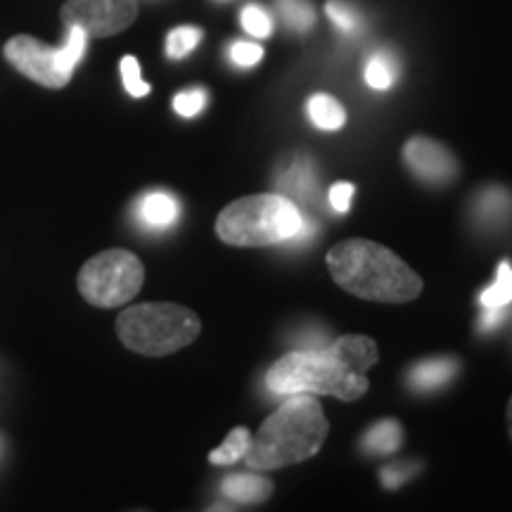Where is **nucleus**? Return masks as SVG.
I'll return each instance as SVG.
<instances>
[{
    "label": "nucleus",
    "mask_w": 512,
    "mask_h": 512,
    "mask_svg": "<svg viewBox=\"0 0 512 512\" xmlns=\"http://www.w3.org/2000/svg\"><path fill=\"white\" fill-rule=\"evenodd\" d=\"M328 268L335 283L368 302L403 304L422 294V278L392 249L370 240H347L330 249Z\"/></svg>",
    "instance_id": "1"
},
{
    "label": "nucleus",
    "mask_w": 512,
    "mask_h": 512,
    "mask_svg": "<svg viewBox=\"0 0 512 512\" xmlns=\"http://www.w3.org/2000/svg\"><path fill=\"white\" fill-rule=\"evenodd\" d=\"M328 439V420L313 394H290L268 415L245 453L249 470H280L309 460Z\"/></svg>",
    "instance_id": "2"
},
{
    "label": "nucleus",
    "mask_w": 512,
    "mask_h": 512,
    "mask_svg": "<svg viewBox=\"0 0 512 512\" xmlns=\"http://www.w3.org/2000/svg\"><path fill=\"white\" fill-rule=\"evenodd\" d=\"M266 387L268 392L278 396L320 394L335 396L342 401H356L368 392V377L366 373H356L344 366L325 347L285 354L268 370Z\"/></svg>",
    "instance_id": "3"
},
{
    "label": "nucleus",
    "mask_w": 512,
    "mask_h": 512,
    "mask_svg": "<svg viewBox=\"0 0 512 512\" xmlns=\"http://www.w3.org/2000/svg\"><path fill=\"white\" fill-rule=\"evenodd\" d=\"M302 223V211L290 197L268 192L228 204L216 219V233L233 247H268L292 242Z\"/></svg>",
    "instance_id": "4"
},
{
    "label": "nucleus",
    "mask_w": 512,
    "mask_h": 512,
    "mask_svg": "<svg viewBox=\"0 0 512 512\" xmlns=\"http://www.w3.org/2000/svg\"><path fill=\"white\" fill-rule=\"evenodd\" d=\"M202 332V323L188 306L147 302L128 306L117 318V335L126 349L143 356H169L190 347Z\"/></svg>",
    "instance_id": "5"
},
{
    "label": "nucleus",
    "mask_w": 512,
    "mask_h": 512,
    "mask_svg": "<svg viewBox=\"0 0 512 512\" xmlns=\"http://www.w3.org/2000/svg\"><path fill=\"white\" fill-rule=\"evenodd\" d=\"M86 43V31L79 27H69L67 41L60 48L46 46V43L38 41L34 36L19 34L5 43L3 55L19 74H24L27 79L38 83V86L60 91V88L72 81L76 64L81 62L83 53H86Z\"/></svg>",
    "instance_id": "6"
},
{
    "label": "nucleus",
    "mask_w": 512,
    "mask_h": 512,
    "mask_svg": "<svg viewBox=\"0 0 512 512\" xmlns=\"http://www.w3.org/2000/svg\"><path fill=\"white\" fill-rule=\"evenodd\" d=\"M145 283V266L128 249H105L81 266L76 287L98 309H117L131 302Z\"/></svg>",
    "instance_id": "7"
},
{
    "label": "nucleus",
    "mask_w": 512,
    "mask_h": 512,
    "mask_svg": "<svg viewBox=\"0 0 512 512\" xmlns=\"http://www.w3.org/2000/svg\"><path fill=\"white\" fill-rule=\"evenodd\" d=\"M62 22L86 31L88 38H107L131 27L138 17V0H67Z\"/></svg>",
    "instance_id": "8"
},
{
    "label": "nucleus",
    "mask_w": 512,
    "mask_h": 512,
    "mask_svg": "<svg viewBox=\"0 0 512 512\" xmlns=\"http://www.w3.org/2000/svg\"><path fill=\"white\" fill-rule=\"evenodd\" d=\"M403 159L408 169L425 183H448L458 174L456 157L448 152V147L430 138L408 140Z\"/></svg>",
    "instance_id": "9"
},
{
    "label": "nucleus",
    "mask_w": 512,
    "mask_h": 512,
    "mask_svg": "<svg viewBox=\"0 0 512 512\" xmlns=\"http://www.w3.org/2000/svg\"><path fill=\"white\" fill-rule=\"evenodd\" d=\"M475 221L486 230H498L512 221V195L501 185H489L475 197Z\"/></svg>",
    "instance_id": "10"
},
{
    "label": "nucleus",
    "mask_w": 512,
    "mask_h": 512,
    "mask_svg": "<svg viewBox=\"0 0 512 512\" xmlns=\"http://www.w3.org/2000/svg\"><path fill=\"white\" fill-rule=\"evenodd\" d=\"M278 188L283 190L285 197H290V200H297L302 204L313 202V197H316L318 192V178L311 166V159H292V162L285 166L283 174L278 176Z\"/></svg>",
    "instance_id": "11"
},
{
    "label": "nucleus",
    "mask_w": 512,
    "mask_h": 512,
    "mask_svg": "<svg viewBox=\"0 0 512 512\" xmlns=\"http://www.w3.org/2000/svg\"><path fill=\"white\" fill-rule=\"evenodd\" d=\"M344 366L356 370V373H366L368 368H373L380 358L377 344L370 337L363 335H347L339 337L328 347Z\"/></svg>",
    "instance_id": "12"
},
{
    "label": "nucleus",
    "mask_w": 512,
    "mask_h": 512,
    "mask_svg": "<svg viewBox=\"0 0 512 512\" xmlns=\"http://www.w3.org/2000/svg\"><path fill=\"white\" fill-rule=\"evenodd\" d=\"M181 214L176 197L166 195V192H150L138 204V219L143 226L152 230H164L174 226Z\"/></svg>",
    "instance_id": "13"
},
{
    "label": "nucleus",
    "mask_w": 512,
    "mask_h": 512,
    "mask_svg": "<svg viewBox=\"0 0 512 512\" xmlns=\"http://www.w3.org/2000/svg\"><path fill=\"white\" fill-rule=\"evenodd\" d=\"M458 373V361L451 356L430 358V361H422L411 370L408 375V384L418 392H434V389L444 387L453 375Z\"/></svg>",
    "instance_id": "14"
},
{
    "label": "nucleus",
    "mask_w": 512,
    "mask_h": 512,
    "mask_svg": "<svg viewBox=\"0 0 512 512\" xmlns=\"http://www.w3.org/2000/svg\"><path fill=\"white\" fill-rule=\"evenodd\" d=\"M221 491L223 496L230 498V501L261 503L271 496L273 484L259 475H233L223 479Z\"/></svg>",
    "instance_id": "15"
},
{
    "label": "nucleus",
    "mask_w": 512,
    "mask_h": 512,
    "mask_svg": "<svg viewBox=\"0 0 512 512\" xmlns=\"http://www.w3.org/2000/svg\"><path fill=\"white\" fill-rule=\"evenodd\" d=\"M403 441V430L396 420H382L363 434L361 446L370 456H387V453L399 451Z\"/></svg>",
    "instance_id": "16"
},
{
    "label": "nucleus",
    "mask_w": 512,
    "mask_h": 512,
    "mask_svg": "<svg viewBox=\"0 0 512 512\" xmlns=\"http://www.w3.org/2000/svg\"><path fill=\"white\" fill-rule=\"evenodd\" d=\"M306 114H309L313 126L323 128V131H339L347 124V112L332 95L318 93L306 102Z\"/></svg>",
    "instance_id": "17"
},
{
    "label": "nucleus",
    "mask_w": 512,
    "mask_h": 512,
    "mask_svg": "<svg viewBox=\"0 0 512 512\" xmlns=\"http://www.w3.org/2000/svg\"><path fill=\"white\" fill-rule=\"evenodd\" d=\"M366 83L373 91H389L399 79V62L389 50H377L366 62Z\"/></svg>",
    "instance_id": "18"
},
{
    "label": "nucleus",
    "mask_w": 512,
    "mask_h": 512,
    "mask_svg": "<svg viewBox=\"0 0 512 512\" xmlns=\"http://www.w3.org/2000/svg\"><path fill=\"white\" fill-rule=\"evenodd\" d=\"M479 304H482V309H503V306L512 304V266L508 261L498 266L494 285L479 294Z\"/></svg>",
    "instance_id": "19"
},
{
    "label": "nucleus",
    "mask_w": 512,
    "mask_h": 512,
    "mask_svg": "<svg viewBox=\"0 0 512 512\" xmlns=\"http://www.w3.org/2000/svg\"><path fill=\"white\" fill-rule=\"evenodd\" d=\"M249 444H252V434H249L245 427H235V430L226 437V441H223L216 451L209 453V463L211 465L238 463V460L245 458Z\"/></svg>",
    "instance_id": "20"
},
{
    "label": "nucleus",
    "mask_w": 512,
    "mask_h": 512,
    "mask_svg": "<svg viewBox=\"0 0 512 512\" xmlns=\"http://www.w3.org/2000/svg\"><path fill=\"white\" fill-rule=\"evenodd\" d=\"M275 5H278L280 17L287 27L299 31V34L313 29V24H316V10H313L311 0H275Z\"/></svg>",
    "instance_id": "21"
},
{
    "label": "nucleus",
    "mask_w": 512,
    "mask_h": 512,
    "mask_svg": "<svg viewBox=\"0 0 512 512\" xmlns=\"http://www.w3.org/2000/svg\"><path fill=\"white\" fill-rule=\"evenodd\" d=\"M202 41V29L197 27H178L166 36V55L171 60H183L185 55H190L192 50L200 46Z\"/></svg>",
    "instance_id": "22"
},
{
    "label": "nucleus",
    "mask_w": 512,
    "mask_h": 512,
    "mask_svg": "<svg viewBox=\"0 0 512 512\" xmlns=\"http://www.w3.org/2000/svg\"><path fill=\"white\" fill-rule=\"evenodd\" d=\"M325 12H328L332 24L339 31H344V34H354V31L361 29V15H358V10L351 3H347V0H330L325 5Z\"/></svg>",
    "instance_id": "23"
},
{
    "label": "nucleus",
    "mask_w": 512,
    "mask_h": 512,
    "mask_svg": "<svg viewBox=\"0 0 512 512\" xmlns=\"http://www.w3.org/2000/svg\"><path fill=\"white\" fill-rule=\"evenodd\" d=\"M240 22H242V29L254 38H268L273 34V17L256 3L247 5V8L242 10Z\"/></svg>",
    "instance_id": "24"
},
{
    "label": "nucleus",
    "mask_w": 512,
    "mask_h": 512,
    "mask_svg": "<svg viewBox=\"0 0 512 512\" xmlns=\"http://www.w3.org/2000/svg\"><path fill=\"white\" fill-rule=\"evenodd\" d=\"M121 79H124L126 93L133 95V98H145L150 93V83H145L143 76H140V64L136 57L126 55L121 60Z\"/></svg>",
    "instance_id": "25"
},
{
    "label": "nucleus",
    "mask_w": 512,
    "mask_h": 512,
    "mask_svg": "<svg viewBox=\"0 0 512 512\" xmlns=\"http://www.w3.org/2000/svg\"><path fill=\"white\" fill-rule=\"evenodd\" d=\"M207 105V91L204 88H190V91L178 93L174 98V110L185 119L197 117Z\"/></svg>",
    "instance_id": "26"
},
{
    "label": "nucleus",
    "mask_w": 512,
    "mask_h": 512,
    "mask_svg": "<svg viewBox=\"0 0 512 512\" xmlns=\"http://www.w3.org/2000/svg\"><path fill=\"white\" fill-rule=\"evenodd\" d=\"M228 57H230V62L238 64V67H242V69L256 67V64L261 62V57H264V48L256 46V43H249V41H238L230 46Z\"/></svg>",
    "instance_id": "27"
},
{
    "label": "nucleus",
    "mask_w": 512,
    "mask_h": 512,
    "mask_svg": "<svg viewBox=\"0 0 512 512\" xmlns=\"http://www.w3.org/2000/svg\"><path fill=\"white\" fill-rule=\"evenodd\" d=\"M418 467L420 465H415V463L382 467V472H380L382 486H384V489H399L403 482H408V479H411L415 472H418Z\"/></svg>",
    "instance_id": "28"
},
{
    "label": "nucleus",
    "mask_w": 512,
    "mask_h": 512,
    "mask_svg": "<svg viewBox=\"0 0 512 512\" xmlns=\"http://www.w3.org/2000/svg\"><path fill=\"white\" fill-rule=\"evenodd\" d=\"M330 207L337 214H347L351 209V200H354V185L351 183H335L330 188Z\"/></svg>",
    "instance_id": "29"
},
{
    "label": "nucleus",
    "mask_w": 512,
    "mask_h": 512,
    "mask_svg": "<svg viewBox=\"0 0 512 512\" xmlns=\"http://www.w3.org/2000/svg\"><path fill=\"white\" fill-rule=\"evenodd\" d=\"M508 306H503V309H484L482 318H479V330L482 332H494L501 328L505 323V318H508Z\"/></svg>",
    "instance_id": "30"
},
{
    "label": "nucleus",
    "mask_w": 512,
    "mask_h": 512,
    "mask_svg": "<svg viewBox=\"0 0 512 512\" xmlns=\"http://www.w3.org/2000/svg\"><path fill=\"white\" fill-rule=\"evenodd\" d=\"M508 430H510V439H512V399L508 403Z\"/></svg>",
    "instance_id": "31"
}]
</instances>
